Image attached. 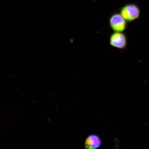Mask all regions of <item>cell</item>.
Returning <instances> with one entry per match:
<instances>
[{"instance_id":"obj_2","label":"cell","mask_w":149,"mask_h":149,"mask_svg":"<svg viewBox=\"0 0 149 149\" xmlns=\"http://www.w3.org/2000/svg\"><path fill=\"white\" fill-rule=\"evenodd\" d=\"M111 29L115 32H122L126 29L127 23L120 14L116 13L112 15L109 19Z\"/></svg>"},{"instance_id":"obj_4","label":"cell","mask_w":149,"mask_h":149,"mask_svg":"<svg viewBox=\"0 0 149 149\" xmlns=\"http://www.w3.org/2000/svg\"><path fill=\"white\" fill-rule=\"evenodd\" d=\"M102 144V140L100 136L96 133H92L87 137L85 143V148L94 149L100 148Z\"/></svg>"},{"instance_id":"obj_3","label":"cell","mask_w":149,"mask_h":149,"mask_svg":"<svg viewBox=\"0 0 149 149\" xmlns=\"http://www.w3.org/2000/svg\"><path fill=\"white\" fill-rule=\"evenodd\" d=\"M110 43L113 47L120 49H124L127 44L126 35L122 32H115L111 35Z\"/></svg>"},{"instance_id":"obj_1","label":"cell","mask_w":149,"mask_h":149,"mask_svg":"<svg viewBox=\"0 0 149 149\" xmlns=\"http://www.w3.org/2000/svg\"><path fill=\"white\" fill-rule=\"evenodd\" d=\"M120 14L127 21L132 22L138 18L140 15V9L134 3H130L122 7Z\"/></svg>"}]
</instances>
